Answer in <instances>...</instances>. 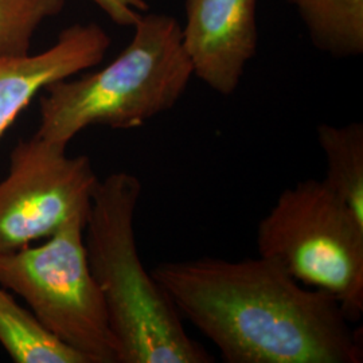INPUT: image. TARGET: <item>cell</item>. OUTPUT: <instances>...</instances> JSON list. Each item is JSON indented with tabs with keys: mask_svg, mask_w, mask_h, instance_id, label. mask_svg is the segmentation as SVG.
<instances>
[{
	"mask_svg": "<svg viewBox=\"0 0 363 363\" xmlns=\"http://www.w3.org/2000/svg\"><path fill=\"white\" fill-rule=\"evenodd\" d=\"M66 148L37 135L13 147L0 182V256L88 217L99 177L89 156H69Z\"/></svg>",
	"mask_w": 363,
	"mask_h": 363,
	"instance_id": "cell-6",
	"label": "cell"
},
{
	"mask_svg": "<svg viewBox=\"0 0 363 363\" xmlns=\"http://www.w3.org/2000/svg\"><path fill=\"white\" fill-rule=\"evenodd\" d=\"M118 26L133 27L150 6L145 0H91Z\"/></svg>",
	"mask_w": 363,
	"mask_h": 363,
	"instance_id": "cell-13",
	"label": "cell"
},
{
	"mask_svg": "<svg viewBox=\"0 0 363 363\" xmlns=\"http://www.w3.org/2000/svg\"><path fill=\"white\" fill-rule=\"evenodd\" d=\"M76 217L38 247L0 256V286L19 295L39 323L88 363H118L104 298L91 272Z\"/></svg>",
	"mask_w": 363,
	"mask_h": 363,
	"instance_id": "cell-5",
	"label": "cell"
},
{
	"mask_svg": "<svg viewBox=\"0 0 363 363\" xmlns=\"http://www.w3.org/2000/svg\"><path fill=\"white\" fill-rule=\"evenodd\" d=\"M133 28L130 45L109 65L45 88L38 138L67 147L88 127L133 130L177 105L194 76L181 23L145 13Z\"/></svg>",
	"mask_w": 363,
	"mask_h": 363,
	"instance_id": "cell-3",
	"label": "cell"
},
{
	"mask_svg": "<svg viewBox=\"0 0 363 363\" xmlns=\"http://www.w3.org/2000/svg\"><path fill=\"white\" fill-rule=\"evenodd\" d=\"M327 171L323 181L363 222V124H320L316 130Z\"/></svg>",
	"mask_w": 363,
	"mask_h": 363,
	"instance_id": "cell-11",
	"label": "cell"
},
{
	"mask_svg": "<svg viewBox=\"0 0 363 363\" xmlns=\"http://www.w3.org/2000/svg\"><path fill=\"white\" fill-rule=\"evenodd\" d=\"M0 345L15 363H88L0 286Z\"/></svg>",
	"mask_w": 363,
	"mask_h": 363,
	"instance_id": "cell-10",
	"label": "cell"
},
{
	"mask_svg": "<svg viewBox=\"0 0 363 363\" xmlns=\"http://www.w3.org/2000/svg\"><path fill=\"white\" fill-rule=\"evenodd\" d=\"M296 9L312 45L334 58L363 54V0H286Z\"/></svg>",
	"mask_w": 363,
	"mask_h": 363,
	"instance_id": "cell-9",
	"label": "cell"
},
{
	"mask_svg": "<svg viewBox=\"0 0 363 363\" xmlns=\"http://www.w3.org/2000/svg\"><path fill=\"white\" fill-rule=\"evenodd\" d=\"M257 0H184L182 42L193 74L222 96L237 91L259 43Z\"/></svg>",
	"mask_w": 363,
	"mask_h": 363,
	"instance_id": "cell-7",
	"label": "cell"
},
{
	"mask_svg": "<svg viewBox=\"0 0 363 363\" xmlns=\"http://www.w3.org/2000/svg\"><path fill=\"white\" fill-rule=\"evenodd\" d=\"M109 46L103 27L73 25L46 52L0 58V138L39 91L99 65Z\"/></svg>",
	"mask_w": 363,
	"mask_h": 363,
	"instance_id": "cell-8",
	"label": "cell"
},
{
	"mask_svg": "<svg viewBox=\"0 0 363 363\" xmlns=\"http://www.w3.org/2000/svg\"><path fill=\"white\" fill-rule=\"evenodd\" d=\"M259 256L303 286L334 296L347 319L363 313V222L323 179L298 182L257 228Z\"/></svg>",
	"mask_w": 363,
	"mask_h": 363,
	"instance_id": "cell-4",
	"label": "cell"
},
{
	"mask_svg": "<svg viewBox=\"0 0 363 363\" xmlns=\"http://www.w3.org/2000/svg\"><path fill=\"white\" fill-rule=\"evenodd\" d=\"M151 273L225 362H362V331L337 298L272 259L166 261Z\"/></svg>",
	"mask_w": 363,
	"mask_h": 363,
	"instance_id": "cell-1",
	"label": "cell"
},
{
	"mask_svg": "<svg viewBox=\"0 0 363 363\" xmlns=\"http://www.w3.org/2000/svg\"><path fill=\"white\" fill-rule=\"evenodd\" d=\"M142 182L127 171L99 179L84 228L91 274L118 346V363H211L169 295L144 268L135 235Z\"/></svg>",
	"mask_w": 363,
	"mask_h": 363,
	"instance_id": "cell-2",
	"label": "cell"
},
{
	"mask_svg": "<svg viewBox=\"0 0 363 363\" xmlns=\"http://www.w3.org/2000/svg\"><path fill=\"white\" fill-rule=\"evenodd\" d=\"M65 6L66 0H0V58L30 54L38 27Z\"/></svg>",
	"mask_w": 363,
	"mask_h": 363,
	"instance_id": "cell-12",
	"label": "cell"
}]
</instances>
